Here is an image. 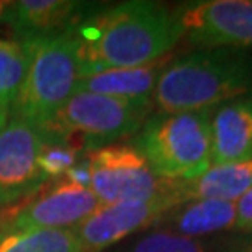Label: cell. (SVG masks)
Here are the masks:
<instances>
[{
	"label": "cell",
	"instance_id": "obj_6",
	"mask_svg": "<svg viewBox=\"0 0 252 252\" xmlns=\"http://www.w3.org/2000/svg\"><path fill=\"white\" fill-rule=\"evenodd\" d=\"M90 190L101 206L146 204L180 196L181 183L159 178L133 144H108L86 155Z\"/></svg>",
	"mask_w": 252,
	"mask_h": 252
},
{
	"label": "cell",
	"instance_id": "obj_8",
	"mask_svg": "<svg viewBox=\"0 0 252 252\" xmlns=\"http://www.w3.org/2000/svg\"><path fill=\"white\" fill-rule=\"evenodd\" d=\"M43 144L45 133L17 118L0 131V204H19L49 181L37 166Z\"/></svg>",
	"mask_w": 252,
	"mask_h": 252
},
{
	"label": "cell",
	"instance_id": "obj_1",
	"mask_svg": "<svg viewBox=\"0 0 252 252\" xmlns=\"http://www.w3.org/2000/svg\"><path fill=\"white\" fill-rule=\"evenodd\" d=\"M71 30L79 43L81 79L157 62L183 36L178 13L148 0L103 9Z\"/></svg>",
	"mask_w": 252,
	"mask_h": 252
},
{
	"label": "cell",
	"instance_id": "obj_22",
	"mask_svg": "<svg viewBox=\"0 0 252 252\" xmlns=\"http://www.w3.org/2000/svg\"><path fill=\"white\" fill-rule=\"evenodd\" d=\"M6 124H8V110L0 107V131L6 127Z\"/></svg>",
	"mask_w": 252,
	"mask_h": 252
},
{
	"label": "cell",
	"instance_id": "obj_9",
	"mask_svg": "<svg viewBox=\"0 0 252 252\" xmlns=\"http://www.w3.org/2000/svg\"><path fill=\"white\" fill-rule=\"evenodd\" d=\"M181 32L202 47L252 45V0H207L180 15Z\"/></svg>",
	"mask_w": 252,
	"mask_h": 252
},
{
	"label": "cell",
	"instance_id": "obj_15",
	"mask_svg": "<svg viewBox=\"0 0 252 252\" xmlns=\"http://www.w3.org/2000/svg\"><path fill=\"white\" fill-rule=\"evenodd\" d=\"M252 187V159L211 166L200 178L181 183V204L189 200L237 202Z\"/></svg>",
	"mask_w": 252,
	"mask_h": 252
},
{
	"label": "cell",
	"instance_id": "obj_4",
	"mask_svg": "<svg viewBox=\"0 0 252 252\" xmlns=\"http://www.w3.org/2000/svg\"><path fill=\"white\" fill-rule=\"evenodd\" d=\"M133 146L159 178L189 183L211 168V114H157L146 122Z\"/></svg>",
	"mask_w": 252,
	"mask_h": 252
},
{
	"label": "cell",
	"instance_id": "obj_2",
	"mask_svg": "<svg viewBox=\"0 0 252 252\" xmlns=\"http://www.w3.org/2000/svg\"><path fill=\"white\" fill-rule=\"evenodd\" d=\"M251 88L249 67L234 53L204 51L181 56L162 69L153 103L162 114L207 110Z\"/></svg>",
	"mask_w": 252,
	"mask_h": 252
},
{
	"label": "cell",
	"instance_id": "obj_13",
	"mask_svg": "<svg viewBox=\"0 0 252 252\" xmlns=\"http://www.w3.org/2000/svg\"><path fill=\"white\" fill-rule=\"evenodd\" d=\"M168 65L164 56L157 62L129 69H108L84 77L77 84V92H92L127 101H153V92L162 69Z\"/></svg>",
	"mask_w": 252,
	"mask_h": 252
},
{
	"label": "cell",
	"instance_id": "obj_5",
	"mask_svg": "<svg viewBox=\"0 0 252 252\" xmlns=\"http://www.w3.org/2000/svg\"><path fill=\"white\" fill-rule=\"evenodd\" d=\"M150 110L152 101H127L75 92L41 131L79 152L90 153L138 133L148 122Z\"/></svg>",
	"mask_w": 252,
	"mask_h": 252
},
{
	"label": "cell",
	"instance_id": "obj_3",
	"mask_svg": "<svg viewBox=\"0 0 252 252\" xmlns=\"http://www.w3.org/2000/svg\"><path fill=\"white\" fill-rule=\"evenodd\" d=\"M28 41L27 77L11 108L17 120L43 129L77 92L81 81L79 43L73 30Z\"/></svg>",
	"mask_w": 252,
	"mask_h": 252
},
{
	"label": "cell",
	"instance_id": "obj_7",
	"mask_svg": "<svg viewBox=\"0 0 252 252\" xmlns=\"http://www.w3.org/2000/svg\"><path fill=\"white\" fill-rule=\"evenodd\" d=\"M99 206L90 187H82L62 176L49 180L41 189L23 200L6 232L71 230Z\"/></svg>",
	"mask_w": 252,
	"mask_h": 252
},
{
	"label": "cell",
	"instance_id": "obj_11",
	"mask_svg": "<svg viewBox=\"0 0 252 252\" xmlns=\"http://www.w3.org/2000/svg\"><path fill=\"white\" fill-rule=\"evenodd\" d=\"M81 6L71 0H21L8 4L6 17L17 39H41L71 30Z\"/></svg>",
	"mask_w": 252,
	"mask_h": 252
},
{
	"label": "cell",
	"instance_id": "obj_12",
	"mask_svg": "<svg viewBox=\"0 0 252 252\" xmlns=\"http://www.w3.org/2000/svg\"><path fill=\"white\" fill-rule=\"evenodd\" d=\"M252 159V99L219 108L211 118V166Z\"/></svg>",
	"mask_w": 252,
	"mask_h": 252
},
{
	"label": "cell",
	"instance_id": "obj_14",
	"mask_svg": "<svg viewBox=\"0 0 252 252\" xmlns=\"http://www.w3.org/2000/svg\"><path fill=\"white\" fill-rule=\"evenodd\" d=\"M235 202L222 200H192L172 207L161 217L166 232L196 239L200 235L215 234L235 226Z\"/></svg>",
	"mask_w": 252,
	"mask_h": 252
},
{
	"label": "cell",
	"instance_id": "obj_16",
	"mask_svg": "<svg viewBox=\"0 0 252 252\" xmlns=\"http://www.w3.org/2000/svg\"><path fill=\"white\" fill-rule=\"evenodd\" d=\"M0 252H86L71 230H21L0 237Z\"/></svg>",
	"mask_w": 252,
	"mask_h": 252
},
{
	"label": "cell",
	"instance_id": "obj_23",
	"mask_svg": "<svg viewBox=\"0 0 252 252\" xmlns=\"http://www.w3.org/2000/svg\"><path fill=\"white\" fill-rule=\"evenodd\" d=\"M4 6H8V4H2V2H0V13H2V11H6V8H4Z\"/></svg>",
	"mask_w": 252,
	"mask_h": 252
},
{
	"label": "cell",
	"instance_id": "obj_20",
	"mask_svg": "<svg viewBox=\"0 0 252 252\" xmlns=\"http://www.w3.org/2000/svg\"><path fill=\"white\" fill-rule=\"evenodd\" d=\"M237 209V220H235V228L249 232L252 230V187L245 192L241 198L235 204Z\"/></svg>",
	"mask_w": 252,
	"mask_h": 252
},
{
	"label": "cell",
	"instance_id": "obj_21",
	"mask_svg": "<svg viewBox=\"0 0 252 252\" xmlns=\"http://www.w3.org/2000/svg\"><path fill=\"white\" fill-rule=\"evenodd\" d=\"M21 204V202H19ZM19 204H13V206H4V204H0V237L6 234V230H8L9 222H11V219L15 215V211H17Z\"/></svg>",
	"mask_w": 252,
	"mask_h": 252
},
{
	"label": "cell",
	"instance_id": "obj_17",
	"mask_svg": "<svg viewBox=\"0 0 252 252\" xmlns=\"http://www.w3.org/2000/svg\"><path fill=\"white\" fill-rule=\"evenodd\" d=\"M30 62V41L0 37V107L9 110L25 82Z\"/></svg>",
	"mask_w": 252,
	"mask_h": 252
},
{
	"label": "cell",
	"instance_id": "obj_18",
	"mask_svg": "<svg viewBox=\"0 0 252 252\" xmlns=\"http://www.w3.org/2000/svg\"><path fill=\"white\" fill-rule=\"evenodd\" d=\"M81 153L82 152L73 148L71 144L45 135V144L37 157V166L45 174L47 180H56L67 174L79 162Z\"/></svg>",
	"mask_w": 252,
	"mask_h": 252
},
{
	"label": "cell",
	"instance_id": "obj_10",
	"mask_svg": "<svg viewBox=\"0 0 252 252\" xmlns=\"http://www.w3.org/2000/svg\"><path fill=\"white\" fill-rule=\"evenodd\" d=\"M180 196L159 198L146 204H126V206H99L71 232L81 241L86 252H97L129 237L138 230L161 220L172 207L180 206Z\"/></svg>",
	"mask_w": 252,
	"mask_h": 252
},
{
	"label": "cell",
	"instance_id": "obj_19",
	"mask_svg": "<svg viewBox=\"0 0 252 252\" xmlns=\"http://www.w3.org/2000/svg\"><path fill=\"white\" fill-rule=\"evenodd\" d=\"M126 252H206V247L198 239L159 230V232L142 235Z\"/></svg>",
	"mask_w": 252,
	"mask_h": 252
}]
</instances>
